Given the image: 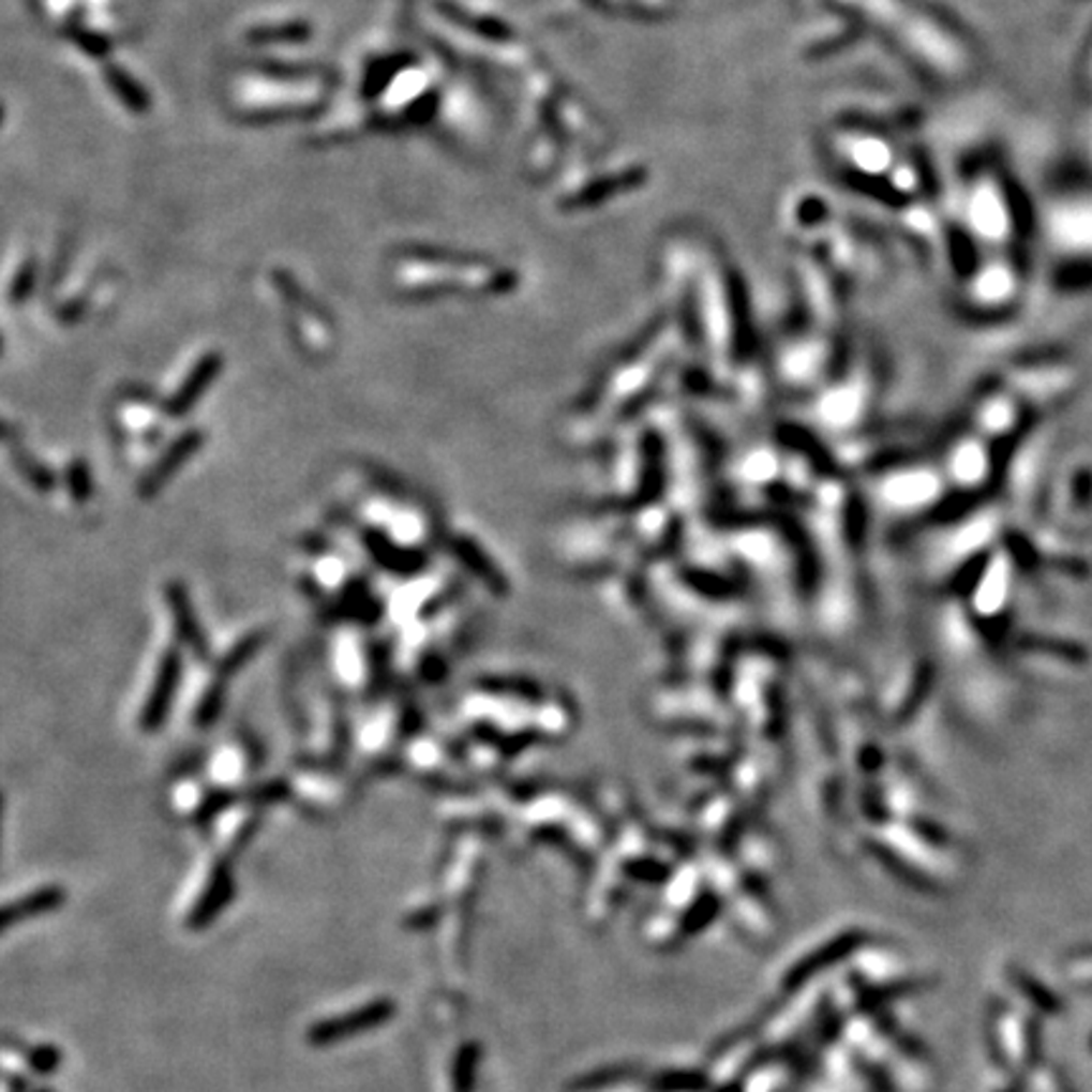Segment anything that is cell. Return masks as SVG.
Listing matches in <instances>:
<instances>
[{
  "label": "cell",
  "instance_id": "obj_14",
  "mask_svg": "<svg viewBox=\"0 0 1092 1092\" xmlns=\"http://www.w3.org/2000/svg\"><path fill=\"white\" fill-rule=\"evenodd\" d=\"M59 900H63V896H59V893H54V891H41V893H36V896L20 900L18 906L9 908V913H5V926H9L13 918H26V915H31V913H44V908H54L56 903H59Z\"/></svg>",
  "mask_w": 1092,
  "mask_h": 1092
},
{
  "label": "cell",
  "instance_id": "obj_16",
  "mask_svg": "<svg viewBox=\"0 0 1092 1092\" xmlns=\"http://www.w3.org/2000/svg\"><path fill=\"white\" fill-rule=\"evenodd\" d=\"M69 483H72V493L76 502H87L89 498V491H91V481H89V470L84 463L74 461L72 466H69Z\"/></svg>",
  "mask_w": 1092,
  "mask_h": 1092
},
{
  "label": "cell",
  "instance_id": "obj_9",
  "mask_svg": "<svg viewBox=\"0 0 1092 1092\" xmlns=\"http://www.w3.org/2000/svg\"><path fill=\"white\" fill-rule=\"evenodd\" d=\"M312 36V26L306 20H286L279 26H258L249 31V41L256 46L264 44H299Z\"/></svg>",
  "mask_w": 1092,
  "mask_h": 1092
},
{
  "label": "cell",
  "instance_id": "obj_5",
  "mask_svg": "<svg viewBox=\"0 0 1092 1092\" xmlns=\"http://www.w3.org/2000/svg\"><path fill=\"white\" fill-rule=\"evenodd\" d=\"M364 541H368L370 554L375 556V559L385 569H390V572L410 574V572H415V569H420V565H422V556L418 552L398 549V544H392V541L383 537V534L368 532L364 534Z\"/></svg>",
  "mask_w": 1092,
  "mask_h": 1092
},
{
  "label": "cell",
  "instance_id": "obj_4",
  "mask_svg": "<svg viewBox=\"0 0 1092 1092\" xmlns=\"http://www.w3.org/2000/svg\"><path fill=\"white\" fill-rule=\"evenodd\" d=\"M167 600H170L175 625H178L180 638L185 640V645L193 650L197 658H208V640L203 635V630L197 627L193 604H190V597L182 584H170L167 587Z\"/></svg>",
  "mask_w": 1092,
  "mask_h": 1092
},
{
  "label": "cell",
  "instance_id": "obj_2",
  "mask_svg": "<svg viewBox=\"0 0 1092 1092\" xmlns=\"http://www.w3.org/2000/svg\"><path fill=\"white\" fill-rule=\"evenodd\" d=\"M200 443H203L200 430H188V433H182L180 438L158 458V463L147 470V476L143 478V481H139V496H145V498L154 496V493L162 489V483L178 474V468L182 466V463H185L188 458L193 455L197 448H200Z\"/></svg>",
  "mask_w": 1092,
  "mask_h": 1092
},
{
  "label": "cell",
  "instance_id": "obj_6",
  "mask_svg": "<svg viewBox=\"0 0 1092 1092\" xmlns=\"http://www.w3.org/2000/svg\"><path fill=\"white\" fill-rule=\"evenodd\" d=\"M104 76H107V87L115 91V96L124 104L126 109L135 111V115H145V111H150L152 99H150V94H147V89L143 87V84L135 79V76L126 74L124 69H119V66H107Z\"/></svg>",
  "mask_w": 1092,
  "mask_h": 1092
},
{
  "label": "cell",
  "instance_id": "obj_8",
  "mask_svg": "<svg viewBox=\"0 0 1092 1092\" xmlns=\"http://www.w3.org/2000/svg\"><path fill=\"white\" fill-rule=\"evenodd\" d=\"M450 549H453V554L463 562V565L470 569V572L478 577V580H483L491 589H496V592L502 589V584H504L502 574H498L496 569H493L491 559L481 552V549H478V544H476L474 539L458 537V539H453V547H450Z\"/></svg>",
  "mask_w": 1092,
  "mask_h": 1092
},
{
  "label": "cell",
  "instance_id": "obj_11",
  "mask_svg": "<svg viewBox=\"0 0 1092 1092\" xmlns=\"http://www.w3.org/2000/svg\"><path fill=\"white\" fill-rule=\"evenodd\" d=\"M403 69H405V56H394V59L377 61L375 66H370L368 79H364V94L368 96L383 94V89L390 87L394 76L403 72Z\"/></svg>",
  "mask_w": 1092,
  "mask_h": 1092
},
{
  "label": "cell",
  "instance_id": "obj_13",
  "mask_svg": "<svg viewBox=\"0 0 1092 1092\" xmlns=\"http://www.w3.org/2000/svg\"><path fill=\"white\" fill-rule=\"evenodd\" d=\"M387 1017V1006L379 1004L375 1006V1009H364V1014H359V1017H351V1019H342V1021H332V1024L321 1027L319 1030V1037L321 1039H332V1037H340V1034H344V1030L347 1027H370V1024H377L379 1019Z\"/></svg>",
  "mask_w": 1092,
  "mask_h": 1092
},
{
  "label": "cell",
  "instance_id": "obj_15",
  "mask_svg": "<svg viewBox=\"0 0 1092 1092\" xmlns=\"http://www.w3.org/2000/svg\"><path fill=\"white\" fill-rule=\"evenodd\" d=\"M16 463H18V470L24 474L28 481L33 483V489L39 491H48L54 485V476L48 474V470L44 466H39L36 461H33L31 455L26 453V450H18L16 448Z\"/></svg>",
  "mask_w": 1092,
  "mask_h": 1092
},
{
  "label": "cell",
  "instance_id": "obj_17",
  "mask_svg": "<svg viewBox=\"0 0 1092 1092\" xmlns=\"http://www.w3.org/2000/svg\"><path fill=\"white\" fill-rule=\"evenodd\" d=\"M33 281H36V269H33V264H28V266H24V271L18 273L16 284H13V299L16 301L26 299V294L31 291Z\"/></svg>",
  "mask_w": 1092,
  "mask_h": 1092
},
{
  "label": "cell",
  "instance_id": "obj_3",
  "mask_svg": "<svg viewBox=\"0 0 1092 1092\" xmlns=\"http://www.w3.org/2000/svg\"><path fill=\"white\" fill-rule=\"evenodd\" d=\"M221 368H223V357L218 355V351H208L206 357L197 359L195 368L188 372L185 383L180 385V390L175 392L170 398V403H167V413L175 415V418H180V415H188L190 410H193V405L208 392V387L213 385V379L218 377Z\"/></svg>",
  "mask_w": 1092,
  "mask_h": 1092
},
{
  "label": "cell",
  "instance_id": "obj_7",
  "mask_svg": "<svg viewBox=\"0 0 1092 1092\" xmlns=\"http://www.w3.org/2000/svg\"><path fill=\"white\" fill-rule=\"evenodd\" d=\"M438 11L446 16L448 20H453L455 26L461 28H468V31L478 33V36H485V39H509V28H506L504 24H498L496 18H489V16H474V13H468L466 9H461V5L450 3V0H438Z\"/></svg>",
  "mask_w": 1092,
  "mask_h": 1092
},
{
  "label": "cell",
  "instance_id": "obj_1",
  "mask_svg": "<svg viewBox=\"0 0 1092 1092\" xmlns=\"http://www.w3.org/2000/svg\"><path fill=\"white\" fill-rule=\"evenodd\" d=\"M180 671H182V663H180L178 650H167L165 658H162V663H160L158 678H154L150 699H147V703H145L143 718H139V723H143L145 731H158L160 725L165 723L167 714H170L175 690H178Z\"/></svg>",
  "mask_w": 1092,
  "mask_h": 1092
},
{
  "label": "cell",
  "instance_id": "obj_10",
  "mask_svg": "<svg viewBox=\"0 0 1092 1092\" xmlns=\"http://www.w3.org/2000/svg\"><path fill=\"white\" fill-rule=\"evenodd\" d=\"M260 640H264V635H260V632H251L249 638L241 640V643H238L234 650L225 655V658L221 660V668H218V680L225 683V680L230 678V675L241 671V668L249 663L253 655H256V650L260 647Z\"/></svg>",
  "mask_w": 1092,
  "mask_h": 1092
},
{
  "label": "cell",
  "instance_id": "obj_12",
  "mask_svg": "<svg viewBox=\"0 0 1092 1092\" xmlns=\"http://www.w3.org/2000/svg\"><path fill=\"white\" fill-rule=\"evenodd\" d=\"M66 36L72 39V44H76L81 48L84 54L94 56V59H104V56L109 54V39L104 36V33H96V31H89V28H69Z\"/></svg>",
  "mask_w": 1092,
  "mask_h": 1092
}]
</instances>
